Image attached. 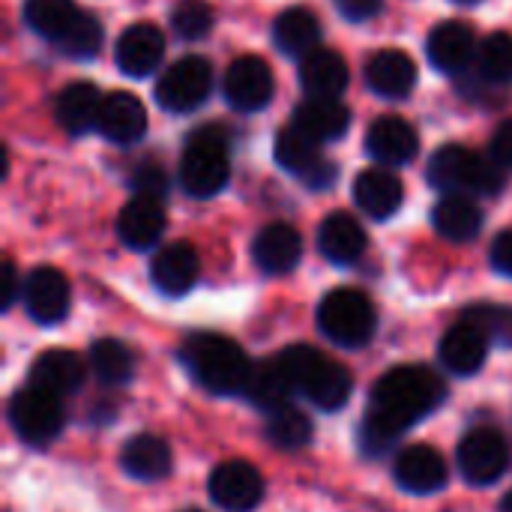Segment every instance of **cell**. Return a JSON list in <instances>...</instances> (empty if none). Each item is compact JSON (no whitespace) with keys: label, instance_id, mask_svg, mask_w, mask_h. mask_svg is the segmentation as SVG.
Here are the masks:
<instances>
[{"label":"cell","instance_id":"obj_1","mask_svg":"<svg viewBox=\"0 0 512 512\" xmlns=\"http://www.w3.org/2000/svg\"><path fill=\"white\" fill-rule=\"evenodd\" d=\"M447 396L444 378L429 366H396L384 372L369 396V411L360 426L366 456H384L399 438L426 420Z\"/></svg>","mask_w":512,"mask_h":512},{"label":"cell","instance_id":"obj_2","mask_svg":"<svg viewBox=\"0 0 512 512\" xmlns=\"http://www.w3.org/2000/svg\"><path fill=\"white\" fill-rule=\"evenodd\" d=\"M180 360L189 375L213 396H243L252 375V360L246 351L219 333H195L183 342Z\"/></svg>","mask_w":512,"mask_h":512},{"label":"cell","instance_id":"obj_3","mask_svg":"<svg viewBox=\"0 0 512 512\" xmlns=\"http://www.w3.org/2000/svg\"><path fill=\"white\" fill-rule=\"evenodd\" d=\"M276 357L297 396L309 399L321 411H339L348 405L354 381L342 363L330 360L324 351L309 345H291Z\"/></svg>","mask_w":512,"mask_h":512},{"label":"cell","instance_id":"obj_4","mask_svg":"<svg viewBox=\"0 0 512 512\" xmlns=\"http://www.w3.org/2000/svg\"><path fill=\"white\" fill-rule=\"evenodd\" d=\"M507 168L495 156H480L462 144H447L429 159V183L444 195L489 198L507 183Z\"/></svg>","mask_w":512,"mask_h":512},{"label":"cell","instance_id":"obj_5","mask_svg":"<svg viewBox=\"0 0 512 512\" xmlns=\"http://www.w3.org/2000/svg\"><path fill=\"white\" fill-rule=\"evenodd\" d=\"M231 180V138L219 126H201L186 138L180 186L192 198H213Z\"/></svg>","mask_w":512,"mask_h":512},{"label":"cell","instance_id":"obj_6","mask_svg":"<svg viewBox=\"0 0 512 512\" xmlns=\"http://www.w3.org/2000/svg\"><path fill=\"white\" fill-rule=\"evenodd\" d=\"M318 327L336 348H366L378 330L375 303L357 288H336L318 306Z\"/></svg>","mask_w":512,"mask_h":512},{"label":"cell","instance_id":"obj_7","mask_svg":"<svg viewBox=\"0 0 512 512\" xmlns=\"http://www.w3.org/2000/svg\"><path fill=\"white\" fill-rule=\"evenodd\" d=\"M9 426L27 447H51L66 426L63 399L30 384L9 399Z\"/></svg>","mask_w":512,"mask_h":512},{"label":"cell","instance_id":"obj_8","mask_svg":"<svg viewBox=\"0 0 512 512\" xmlns=\"http://www.w3.org/2000/svg\"><path fill=\"white\" fill-rule=\"evenodd\" d=\"M273 156H276L279 168H285L288 174H294L303 186H309L315 192L330 189L339 177V165L324 156V144L315 141L312 135H306L294 123L276 135Z\"/></svg>","mask_w":512,"mask_h":512},{"label":"cell","instance_id":"obj_9","mask_svg":"<svg viewBox=\"0 0 512 512\" xmlns=\"http://www.w3.org/2000/svg\"><path fill=\"white\" fill-rule=\"evenodd\" d=\"M213 93V66L204 57H180L156 81V102L171 114H192Z\"/></svg>","mask_w":512,"mask_h":512},{"label":"cell","instance_id":"obj_10","mask_svg":"<svg viewBox=\"0 0 512 512\" xmlns=\"http://www.w3.org/2000/svg\"><path fill=\"white\" fill-rule=\"evenodd\" d=\"M456 462H459V474L471 486H492L510 468V444L498 429L480 426L462 438Z\"/></svg>","mask_w":512,"mask_h":512},{"label":"cell","instance_id":"obj_11","mask_svg":"<svg viewBox=\"0 0 512 512\" xmlns=\"http://www.w3.org/2000/svg\"><path fill=\"white\" fill-rule=\"evenodd\" d=\"M222 90H225V99H228V105L234 111L255 114V111H264L273 102L276 81H273L270 66L261 57L246 54V57H237L228 66Z\"/></svg>","mask_w":512,"mask_h":512},{"label":"cell","instance_id":"obj_12","mask_svg":"<svg viewBox=\"0 0 512 512\" xmlns=\"http://www.w3.org/2000/svg\"><path fill=\"white\" fill-rule=\"evenodd\" d=\"M210 501L225 512H252L264 498V480L249 462H222L207 480Z\"/></svg>","mask_w":512,"mask_h":512},{"label":"cell","instance_id":"obj_13","mask_svg":"<svg viewBox=\"0 0 512 512\" xmlns=\"http://www.w3.org/2000/svg\"><path fill=\"white\" fill-rule=\"evenodd\" d=\"M21 300H24L27 315L36 324L51 327V324H60L66 318L72 291H69V282H66V276L60 270H54V267H36L21 282Z\"/></svg>","mask_w":512,"mask_h":512},{"label":"cell","instance_id":"obj_14","mask_svg":"<svg viewBox=\"0 0 512 512\" xmlns=\"http://www.w3.org/2000/svg\"><path fill=\"white\" fill-rule=\"evenodd\" d=\"M477 36L474 30L465 24V21H444L438 24L429 39H426V54H429V63L444 72V75H456L462 78L465 72L474 69V60H477Z\"/></svg>","mask_w":512,"mask_h":512},{"label":"cell","instance_id":"obj_15","mask_svg":"<svg viewBox=\"0 0 512 512\" xmlns=\"http://www.w3.org/2000/svg\"><path fill=\"white\" fill-rule=\"evenodd\" d=\"M162 57H165V33L150 21H138V24L126 27L114 48V63L129 78L153 75L159 69Z\"/></svg>","mask_w":512,"mask_h":512},{"label":"cell","instance_id":"obj_16","mask_svg":"<svg viewBox=\"0 0 512 512\" xmlns=\"http://www.w3.org/2000/svg\"><path fill=\"white\" fill-rule=\"evenodd\" d=\"M393 477L411 495H435V492H441L447 486L450 468H447L444 456L435 447H429V444H411V447H405L396 456Z\"/></svg>","mask_w":512,"mask_h":512},{"label":"cell","instance_id":"obj_17","mask_svg":"<svg viewBox=\"0 0 512 512\" xmlns=\"http://www.w3.org/2000/svg\"><path fill=\"white\" fill-rule=\"evenodd\" d=\"M96 132L117 144V147H132L147 135V111L141 99L129 90H114L102 99L99 111V126Z\"/></svg>","mask_w":512,"mask_h":512},{"label":"cell","instance_id":"obj_18","mask_svg":"<svg viewBox=\"0 0 512 512\" xmlns=\"http://www.w3.org/2000/svg\"><path fill=\"white\" fill-rule=\"evenodd\" d=\"M417 150H420V135L405 117L384 114L366 132V153L378 165H387V168L408 165V162H414Z\"/></svg>","mask_w":512,"mask_h":512},{"label":"cell","instance_id":"obj_19","mask_svg":"<svg viewBox=\"0 0 512 512\" xmlns=\"http://www.w3.org/2000/svg\"><path fill=\"white\" fill-rule=\"evenodd\" d=\"M489 336L468 318H462L459 324H453L444 339H441V348H438V357H441V366L459 378H471L477 375L483 366H486V357H489Z\"/></svg>","mask_w":512,"mask_h":512},{"label":"cell","instance_id":"obj_20","mask_svg":"<svg viewBox=\"0 0 512 512\" xmlns=\"http://www.w3.org/2000/svg\"><path fill=\"white\" fill-rule=\"evenodd\" d=\"M402 201H405V186H402L399 174L390 171L387 165H375L354 180V204L369 219L381 222V219L396 216Z\"/></svg>","mask_w":512,"mask_h":512},{"label":"cell","instance_id":"obj_21","mask_svg":"<svg viewBox=\"0 0 512 512\" xmlns=\"http://www.w3.org/2000/svg\"><path fill=\"white\" fill-rule=\"evenodd\" d=\"M201 276L198 252L189 243H168L150 261V279L165 297H183L195 288Z\"/></svg>","mask_w":512,"mask_h":512},{"label":"cell","instance_id":"obj_22","mask_svg":"<svg viewBox=\"0 0 512 512\" xmlns=\"http://www.w3.org/2000/svg\"><path fill=\"white\" fill-rule=\"evenodd\" d=\"M252 258L261 273L285 276L303 258V237L297 228H291L285 222H273L264 231H258V237L252 243Z\"/></svg>","mask_w":512,"mask_h":512},{"label":"cell","instance_id":"obj_23","mask_svg":"<svg viewBox=\"0 0 512 512\" xmlns=\"http://www.w3.org/2000/svg\"><path fill=\"white\" fill-rule=\"evenodd\" d=\"M165 234V210L162 201L153 198H132L129 204H123V210L117 213V237L126 249L144 252L153 249Z\"/></svg>","mask_w":512,"mask_h":512},{"label":"cell","instance_id":"obj_24","mask_svg":"<svg viewBox=\"0 0 512 512\" xmlns=\"http://www.w3.org/2000/svg\"><path fill=\"white\" fill-rule=\"evenodd\" d=\"M351 72L342 54L315 48L300 60V87L309 99H339L348 90Z\"/></svg>","mask_w":512,"mask_h":512},{"label":"cell","instance_id":"obj_25","mask_svg":"<svg viewBox=\"0 0 512 512\" xmlns=\"http://www.w3.org/2000/svg\"><path fill=\"white\" fill-rule=\"evenodd\" d=\"M366 84L384 99H405L417 87V63L399 48H384L366 63Z\"/></svg>","mask_w":512,"mask_h":512},{"label":"cell","instance_id":"obj_26","mask_svg":"<svg viewBox=\"0 0 512 512\" xmlns=\"http://www.w3.org/2000/svg\"><path fill=\"white\" fill-rule=\"evenodd\" d=\"M318 249L336 267L357 264L366 252V231L351 213H330L318 228Z\"/></svg>","mask_w":512,"mask_h":512},{"label":"cell","instance_id":"obj_27","mask_svg":"<svg viewBox=\"0 0 512 512\" xmlns=\"http://www.w3.org/2000/svg\"><path fill=\"white\" fill-rule=\"evenodd\" d=\"M102 93L90 81H75L66 84L54 102V117L69 135H87L99 126V111H102Z\"/></svg>","mask_w":512,"mask_h":512},{"label":"cell","instance_id":"obj_28","mask_svg":"<svg viewBox=\"0 0 512 512\" xmlns=\"http://www.w3.org/2000/svg\"><path fill=\"white\" fill-rule=\"evenodd\" d=\"M174 456L165 438L159 435H135L120 450V468L141 483H156L171 474Z\"/></svg>","mask_w":512,"mask_h":512},{"label":"cell","instance_id":"obj_29","mask_svg":"<svg viewBox=\"0 0 512 512\" xmlns=\"http://www.w3.org/2000/svg\"><path fill=\"white\" fill-rule=\"evenodd\" d=\"M84 375H87L84 360L78 354L66 351V348L45 351L30 366V384L42 387V390H48V393H54L60 399L75 393L84 384Z\"/></svg>","mask_w":512,"mask_h":512},{"label":"cell","instance_id":"obj_30","mask_svg":"<svg viewBox=\"0 0 512 512\" xmlns=\"http://www.w3.org/2000/svg\"><path fill=\"white\" fill-rule=\"evenodd\" d=\"M483 222L480 204L468 195H441L432 207V225L450 243H471L483 231Z\"/></svg>","mask_w":512,"mask_h":512},{"label":"cell","instance_id":"obj_31","mask_svg":"<svg viewBox=\"0 0 512 512\" xmlns=\"http://www.w3.org/2000/svg\"><path fill=\"white\" fill-rule=\"evenodd\" d=\"M24 24L54 48L72 33L84 9L75 0H24Z\"/></svg>","mask_w":512,"mask_h":512},{"label":"cell","instance_id":"obj_32","mask_svg":"<svg viewBox=\"0 0 512 512\" xmlns=\"http://www.w3.org/2000/svg\"><path fill=\"white\" fill-rule=\"evenodd\" d=\"M294 126H300L306 135H312L315 141L327 144L336 141L348 132L351 126V111L342 99H309L297 105L294 111Z\"/></svg>","mask_w":512,"mask_h":512},{"label":"cell","instance_id":"obj_33","mask_svg":"<svg viewBox=\"0 0 512 512\" xmlns=\"http://www.w3.org/2000/svg\"><path fill=\"white\" fill-rule=\"evenodd\" d=\"M294 387L279 363V357H270L264 363H252V375L246 381V390H243V399H249L258 411L264 414H273L285 405H291L294 399Z\"/></svg>","mask_w":512,"mask_h":512},{"label":"cell","instance_id":"obj_34","mask_svg":"<svg viewBox=\"0 0 512 512\" xmlns=\"http://www.w3.org/2000/svg\"><path fill=\"white\" fill-rule=\"evenodd\" d=\"M321 42V24L315 18V12L294 6L285 9L276 21H273V45L288 54V57H306L318 48Z\"/></svg>","mask_w":512,"mask_h":512},{"label":"cell","instance_id":"obj_35","mask_svg":"<svg viewBox=\"0 0 512 512\" xmlns=\"http://www.w3.org/2000/svg\"><path fill=\"white\" fill-rule=\"evenodd\" d=\"M90 372L105 387H123L135 375V354L120 339H96L90 345Z\"/></svg>","mask_w":512,"mask_h":512},{"label":"cell","instance_id":"obj_36","mask_svg":"<svg viewBox=\"0 0 512 512\" xmlns=\"http://www.w3.org/2000/svg\"><path fill=\"white\" fill-rule=\"evenodd\" d=\"M486 87H507L512 84V36L510 33H492L480 42L474 69H471Z\"/></svg>","mask_w":512,"mask_h":512},{"label":"cell","instance_id":"obj_37","mask_svg":"<svg viewBox=\"0 0 512 512\" xmlns=\"http://www.w3.org/2000/svg\"><path fill=\"white\" fill-rule=\"evenodd\" d=\"M264 432H267L270 444L279 450H303L312 441V420L303 411H297L294 405H285V408L267 414Z\"/></svg>","mask_w":512,"mask_h":512},{"label":"cell","instance_id":"obj_38","mask_svg":"<svg viewBox=\"0 0 512 512\" xmlns=\"http://www.w3.org/2000/svg\"><path fill=\"white\" fill-rule=\"evenodd\" d=\"M102 39H105L102 21L90 12H84L81 21L72 27V33L57 45V51L72 57V60H93L102 48Z\"/></svg>","mask_w":512,"mask_h":512},{"label":"cell","instance_id":"obj_39","mask_svg":"<svg viewBox=\"0 0 512 512\" xmlns=\"http://www.w3.org/2000/svg\"><path fill=\"white\" fill-rule=\"evenodd\" d=\"M171 30L186 39V42H198L213 30V12L204 0H180L171 9Z\"/></svg>","mask_w":512,"mask_h":512},{"label":"cell","instance_id":"obj_40","mask_svg":"<svg viewBox=\"0 0 512 512\" xmlns=\"http://www.w3.org/2000/svg\"><path fill=\"white\" fill-rule=\"evenodd\" d=\"M468 321H474L486 336L489 342H498L504 348L512 351V306H498V303H480V306H471L465 309Z\"/></svg>","mask_w":512,"mask_h":512},{"label":"cell","instance_id":"obj_41","mask_svg":"<svg viewBox=\"0 0 512 512\" xmlns=\"http://www.w3.org/2000/svg\"><path fill=\"white\" fill-rule=\"evenodd\" d=\"M129 189L138 198H153V201H165L168 195V174L159 162H141L132 177H129Z\"/></svg>","mask_w":512,"mask_h":512},{"label":"cell","instance_id":"obj_42","mask_svg":"<svg viewBox=\"0 0 512 512\" xmlns=\"http://www.w3.org/2000/svg\"><path fill=\"white\" fill-rule=\"evenodd\" d=\"M333 6L339 9L342 18H348L354 24H363V21H372L375 15H381L384 0H333Z\"/></svg>","mask_w":512,"mask_h":512},{"label":"cell","instance_id":"obj_43","mask_svg":"<svg viewBox=\"0 0 512 512\" xmlns=\"http://www.w3.org/2000/svg\"><path fill=\"white\" fill-rule=\"evenodd\" d=\"M492 267L501 273V276H510L512 279V228L510 231H501L492 243Z\"/></svg>","mask_w":512,"mask_h":512},{"label":"cell","instance_id":"obj_44","mask_svg":"<svg viewBox=\"0 0 512 512\" xmlns=\"http://www.w3.org/2000/svg\"><path fill=\"white\" fill-rule=\"evenodd\" d=\"M492 156L512 171V120H504L492 135Z\"/></svg>","mask_w":512,"mask_h":512},{"label":"cell","instance_id":"obj_45","mask_svg":"<svg viewBox=\"0 0 512 512\" xmlns=\"http://www.w3.org/2000/svg\"><path fill=\"white\" fill-rule=\"evenodd\" d=\"M21 294V288H18V273H15V264L12 261H6L3 264V282H0V309L6 312L12 303H15V297Z\"/></svg>","mask_w":512,"mask_h":512},{"label":"cell","instance_id":"obj_46","mask_svg":"<svg viewBox=\"0 0 512 512\" xmlns=\"http://www.w3.org/2000/svg\"><path fill=\"white\" fill-rule=\"evenodd\" d=\"M501 512H512V492L504 495V501H501Z\"/></svg>","mask_w":512,"mask_h":512},{"label":"cell","instance_id":"obj_47","mask_svg":"<svg viewBox=\"0 0 512 512\" xmlns=\"http://www.w3.org/2000/svg\"><path fill=\"white\" fill-rule=\"evenodd\" d=\"M453 3H480V0H453Z\"/></svg>","mask_w":512,"mask_h":512},{"label":"cell","instance_id":"obj_48","mask_svg":"<svg viewBox=\"0 0 512 512\" xmlns=\"http://www.w3.org/2000/svg\"><path fill=\"white\" fill-rule=\"evenodd\" d=\"M186 512H198V510H186Z\"/></svg>","mask_w":512,"mask_h":512}]
</instances>
